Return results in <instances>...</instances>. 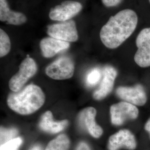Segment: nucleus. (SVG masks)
I'll use <instances>...</instances> for the list:
<instances>
[{
  "label": "nucleus",
  "mask_w": 150,
  "mask_h": 150,
  "mask_svg": "<svg viewBox=\"0 0 150 150\" xmlns=\"http://www.w3.org/2000/svg\"><path fill=\"white\" fill-rule=\"evenodd\" d=\"M138 17L134 11L125 9L111 16L102 27L100 37L107 48H117L134 32Z\"/></svg>",
  "instance_id": "nucleus-1"
},
{
  "label": "nucleus",
  "mask_w": 150,
  "mask_h": 150,
  "mask_svg": "<svg viewBox=\"0 0 150 150\" xmlns=\"http://www.w3.org/2000/svg\"><path fill=\"white\" fill-rule=\"evenodd\" d=\"M45 102L42 90L34 84H30L21 91L13 92L7 97L8 106L15 112L22 115L35 112Z\"/></svg>",
  "instance_id": "nucleus-2"
},
{
  "label": "nucleus",
  "mask_w": 150,
  "mask_h": 150,
  "mask_svg": "<svg viewBox=\"0 0 150 150\" xmlns=\"http://www.w3.org/2000/svg\"><path fill=\"white\" fill-rule=\"evenodd\" d=\"M38 71V66L35 60L27 57L19 66L18 72L11 77L9 81V87L12 92H18L30 79Z\"/></svg>",
  "instance_id": "nucleus-3"
},
{
  "label": "nucleus",
  "mask_w": 150,
  "mask_h": 150,
  "mask_svg": "<svg viewBox=\"0 0 150 150\" xmlns=\"http://www.w3.org/2000/svg\"><path fill=\"white\" fill-rule=\"evenodd\" d=\"M75 64L71 58L63 56L56 59L46 68V74L57 80L69 79L74 74Z\"/></svg>",
  "instance_id": "nucleus-4"
},
{
  "label": "nucleus",
  "mask_w": 150,
  "mask_h": 150,
  "mask_svg": "<svg viewBox=\"0 0 150 150\" xmlns=\"http://www.w3.org/2000/svg\"><path fill=\"white\" fill-rule=\"evenodd\" d=\"M47 33L51 38L66 42H75L79 39L76 23L74 20L48 25Z\"/></svg>",
  "instance_id": "nucleus-5"
},
{
  "label": "nucleus",
  "mask_w": 150,
  "mask_h": 150,
  "mask_svg": "<svg viewBox=\"0 0 150 150\" xmlns=\"http://www.w3.org/2000/svg\"><path fill=\"white\" fill-rule=\"evenodd\" d=\"M110 112L111 122L115 126H121L129 120L136 119L139 114L137 107L125 101L112 105Z\"/></svg>",
  "instance_id": "nucleus-6"
},
{
  "label": "nucleus",
  "mask_w": 150,
  "mask_h": 150,
  "mask_svg": "<svg viewBox=\"0 0 150 150\" xmlns=\"http://www.w3.org/2000/svg\"><path fill=\"white\" fill-rule=\"evenodd\" d=\"M137 50L134 54L136 64L141 67L150 66V27L139 32L136 39Z\"/></svg>",
  "instance_id": "nucleus-7"
},
{
  "label": "nucleus",
  "mask_w": 150,
  "mask_h": 150,
  "mask_svg": "<svg viewBox=\"0 0 150 150\" xmlns=\"http://www.w3.org/2000/svg\"><path fill=\"white\" fill-rule=\"evenodd\" d=\"M82 9V6L80 2L74 1H65L50 10L49 17L53 21H67L78 15Z\"/></svg>",
  "instance_id": "nucleus-8"
},
{
  "label": "nucleus",
  "mask_w": 150,
  "mask_h": 150,
  "mask_svg": "<svg viewBox=\"0 0 150 150\" xmlns=\"http://www.w3.org/2000/svg\"><path fill=\"white\" fill-rule=\"evenodd\" d=\"M137 147V141L134 134L127 129H121L111 135L108 141V150H118L121 149L134 150Z\"/></svg>",
  "instance_id": "nucleus-9"
},
{
  "label": "nucleus",
  "mask_w": 150,
  "mask_h": 150,
  "mask_svg": "<svg viewBox=\"0 0 150 150\" xmlns=\"http://www.w3.org/2000/svg\"><path fill=\"white\" fill-rule=\"evenodd\" d=\"M116 95L125 102L135 106H144L147 100L144 87L141 85L134 87H119L116 90Z\"/></svg>",
  "instance_id": "nucleus-10"
},
{
  "label": "nucleus",
  "mask_w": 150,
  "mask_h": 150,
  "mask_svg": "<svg viewBox=\"0 0 150 150\" xmlns=\"http://www.w3.org/2000/svg\"><path fill=\"white\" fill-rule=\"evenodd\" d=\"M117 75V71L112 66L107 65L103 68L100 86L93 93V97L95 100H102L111 92Z\"/></svg>",
  "instance_id": "nucleus-11"
},
{
  "label": "nucleus",
  "mask_w": 150,
  "mask_h": 150,
  "mask_svg": "<svg viewBox=\"0 0 150 150\" xmlns=\"http://www.w3.org/2000/svg\"><path fill=\"white\" fill-rule=\"evenodd\" d=\"M96 110L94 107H87L79 113V121L81 125L86 128L91 136L98 139L102 136L103 131L96 122Z\"/></svg>",
  "instance_id": "nucleus-12"
},
{
  "label": "nucleus",
  "mask_w": 150,
  "mask_h": 150,
  "mask_svg": "<svg viewBox=\"0 0 150 150\" xmlns=\"http://www.w3.org/2000/svg\"><path fill=\"white\" fill-rule=\"evenodd\" d=\"M40 46L43 57L51 58L60 52L68 49L70 47V44L68 42L50 37L42 39Z\"/></svg>",
  "instance_id": "nucleus-13"
},
{
  "label": "nucleus",
  "mask_w": 150,
  "mask_h": 150,
  "mask_svg": "<svg viewBox=\"0 0 150 150\" xmlns=\"http://www.w3.org/2000/svg\"><path fill=\"white\" fill-rule=\"evenodd\" d=\"M0 20L7 24L21 25L27 21V17L22 12L11 10L7 0H0Z\"/></svg>",
  "instance_id": "nucleus-14"
},
{
  "label": "nucleus",
  "mask_w": 150,
  "mask_h": 150,
  "mask_svg": "<svg viewBox=\"0 0 150 150\" xmlns=\"http://www.w3.org/2000/svg\"><path fill=\"white\" fill-rule=\"evenodd\" d=\"M67 120L59 121H54L52 113L47 111L44 113L39 122V127L41 130L50 134H57L63 131L68 125Z\"/></svg>",
  "instance_id": "nucleus-15"
},
{
  "label": "nucleus",
  "mask_w": 150,
  "mask_h": 150,
  "mask_svg": "<svg viewBox=\"0 0 150 150\" xmlns=\"http://www.w3.org/2000/svg\"><path fill=\"white\" fill-rule=\"evenodd\" d=\"M70 146L69 137L66 134H61L50 141L45 150H68Z\"/></svg>",
  "instance_id": "nucleus-16"
},
{
  "label": "nucleus",
  "mask_w": 150,
  "mask_h": 150,
  "mask_svg": "<svg viewBox=\"0 0 150 150\" xmlns=\"http://www.w3.org/2000/svg\"><path fill=\"white\" fill-rule=\"evenodd\" d=\"M11 50V41L9 36L2 29H0V57L5 56Z\"/></svg>",
  "instance_id": "nucleus-17"
},
{
  "label": "nucleus",
  "mask_w": 150,
  "mask_h": 150,
  "mask_svg": "<svg viewBox=\"0 0 150 150\" xmlns=\"http://www.w3.org/2000/svg\"><path fill=\"white\" fill-rule=\"evenodd\" d=\"M102 78V71L98 68H94L87 74L86 76V82L89 87L96 85Z\"/></svg>",
  "instance_id": "nucleus-18"
},
{
  "label": "nucleus",
  "mask_w": 150,
  "mask_h": 150,
  "mask_svg": "<svg viewBox=\"0 0 150 150\" xmlns=\"http://www.w3.org/2000/svg\"><path fill=\"white\" fill-rule=\"evenodd\" d=\"M1 145H3L8 142L11 139L16 138L18 134V131L15 128L6 129L5 127H1Z\"/></svg>",
  "instance_id": "nucleus-19"
},
{
  "label": "nucleus",
  "mask_w": 150,
  "mask_h": 150,
  "mask_svg": "<svg viewBox=\"0 0 150 150\" xmlns=\"http://www.w3.org/2000/svg\"><path fill=\"white\" fill-rule=\"evenodd\" d=\"M23 142L21 137H17L1 145L0 150H18Z\"/></svg>",
  "instance_id": "nucleus-20"
},
{
  "label": "nucleus",
  "mask_w": 150,
  "mask_h": 150,
  "mask_svg": "<svg viewBox=\"0 0 150 150\" xmlns=\"http://www.w3.org/2000/svg\"><path fill=\"white\" fill-rule=\"evenodd\" d=\"M103 5L107 7H115L119 5L123 0H101Z\"/></svg>",
  "instance_id": "nucleus-21"
},
{
  "label": "nucleus",
  "mask_w": 150,
  "mask_h": 150,
  "mask_svg": "<svg viewBox=\"0 0 150 150\" xmlns=\"http://www.w3.org/2000/svg\"><path fill=\"white\" fill-rule=\"evenodd\" d=\"M75 150H91L88 145L84 141H81L76 146Z\"/></svg>",
  "instance_id": "nucleus-22"
},
{
  "label": "nucleus",
  "mask_w": 150,
  "mask_h": 150,
  "mask_svg": "<svg viewBox=\"0 0 150 150\" xmlns=\"http://www.w3.org/2000/svg\"><path fill=\"white\" fill-rule=\"evenodd\" d=\"M145 130L149 133L150 137V118L148 120V121L145 124Z\"/></svg>",
  "instance_id": "nucleus-23"
},
{
  "label": "nucleus",
  "mask_w": 150,
  "mask_h": 150,
  "mask_svg": "<svg viewBox=\"0 0 150 150\" xmlns=\"http://www.w3.org/2000/svg\"><path fill=\"white\" fill-rule=\"evenodd\" d=\"M30 150H42L41 147L40 146H35Z\"/></svg>",
  "instance_id": "nucleus-24"
},
{
  "label": "nucleus",
  "mask_w": 150,
  "mask_h": 150,
  "mask_svg": "<svg viewBox=\"0 0 150 150\" xmlns=\"http://www.w3.org/2000/svg\"><path fill=\"white\" fill-rule=\"evenodd\" d=\"M149 2H150V0H149Z\"/></svg>",
  "instance_id": "nucleus-25"
}]
</instances>
